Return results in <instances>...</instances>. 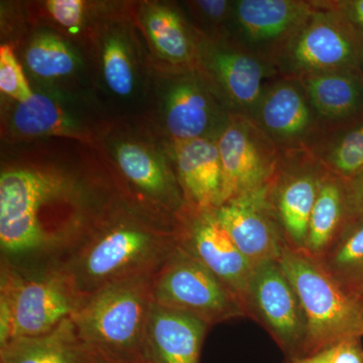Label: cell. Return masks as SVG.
<instances>
[{
  "label": "cell",
  "mask_w": 363,
  "mask_h": 363,
  "mask_svg": "<svg viewBox=\"0 0 363 363\" xmlns=\"http://www.w3.org/2000/svg\"><path fill=\"white\" fill-rule=\"evenodd\" d=\"M314 9L313 1L240 0L233 2V44L274 67V62Z\"/></svg>",
  "instance_id": "7c38bea8"
},
{
  "label": "cell",
  "mask_w": 363,
  "mask_h": 363,
  "mask_svg": "<svg viewBox=\"0 0 363 363\" xmlns=\"http://www.w3.org/2000/svg\"><path fill=\"white\" fill-rule=\"evenodd\" d=\"M209 328L198 318L154 303L140 363H200Z\"/></svg>",
  "instance_id": "2e32d148"
},
{
  "label": "cell",
  "mask_w": 363,
  "mask_h": 363,
  "mask_svg": "<svg viewBox=\"0 0 363 363\" xmlns=\"http://www.w3.org/2000/svg\"><path fill=\"white\" fill-rule=\"evenodd\" d=\"M286 363H328L326 355L323 351L317 354L310 355V357H296L292 359H286Z\"/></svg>",
  "instance_id": "836d02e7"
},
{
  "label": "cell",
  "mask_w": 363,
  "mask_h": 363,
  "mask_svg": "<svg viewBox=\"0 0 363 363\" xmlns=\"http://www.w3.org/2000/svg\"><path fill=\"white\" fill-rule=\"evenodd\" d=\"M0 90L18 102L33 94L13 49L6 45L0 48Z\"/></svg>",
  "instance_id": "f1b7e54d"
},
{
  "label": "cell",
  "mask_w": 363,
  "mask_h": 363,
  "mask_svg": "<svg viewBox=\"0 0 363 363\" xmlns=\"http://www.w3.org/2000/svg\"><path fill=\"white\" fill-rule=\"evenodd\" d=\"M78 184L56 172L16 169L0 177L1 266L52 271L95 222Z\"/></svg>",
  "instance_id": "6da1fadb"
},
{
  "label": "cell",
  "mask_w": 363,
  "mask_h": 363,
  "mask_svg": "<svg viewBox=\"0 0 363 363\" xmlns=\"http://www.w3.org/2000/svg\"><path fill=\"white\" fill-rule=\"evenodd\" d=\"M152 279L121 281L91 294L72 316L91 355L118 363H140L154 306Z\"/></svg>",
  "instance_id": "3957f363"
},
{
  "label": "cell",
  "mask_w": 363,
  "mask_h": 363,
  "mask_svg": "<svg viewBox=\"0 0 363 363\" xmlns=\"http://www.w3.org/2000/svg\"><path fill=\"white\" fill-rule=\"evenodd\" d=\"M305 147L332 175L345 183L353 180L363 173V114L320 124Z\"/></svg>",
  "instance_id": "d6986e66"
},
{
  "label": "cell",
  "mask_w": 363,
  "mask_h": 363,
  "mask_svg": "<svg viewBox=\"0 0 363 363\" xmlns=\"http://www.w3.org/2000/svg\"><path fill=\"white\" fill-rule=\"evenodd\" d=\"M14 128L21 135H60L79 138L77 126L51 98L33 93L20 102L13 113Z\"/></svg>",
  "instance_id": "d4e9b609"
},
{
  "label": "cell",
  "mask_w": 363,
  "mask_h": 363,
  "mask_svg": "<svg viewBox=\"0 0 363 363\" xmlns=\"http://www.w3.org/2000/svg\"><path fill=\"white\" fill-rule=\"evenodd\" d=\"M155 304L209 325L247 318L240 301L201 262L178 247L152 279Z\"/></svg>",
  "instance_id": "52a82bcc"
},
{
  "label": "cell",
  "mask_w": 363,
  "mask_h": 363,
  "mask_svg": "<svg viewBox=\"0 0 363 363\" xmlns=\"http://www.w3.org/2000/svg\"><path fill=\"white\" fill-rule=\"evenodd\" d=\"M315 260L345 292L363 297V216L350 219L331 247Z\"/></svg>",
  "instance_id": "603a6c76"
},
{
  "label": "cell",
  "mask_w": 363,
  "mask_h": 363,
  "mask_svg": "<svg viewBox=\"0 0 363 363\" xmlns=\"http://www.w3.org/2000/svg\"><path fill=\"white\" fill-rule=\"evenodd\" d=\"M363 47V0H324Z\"/></svg>",
  "instance_id": "f546056e"
},
{
  "label": "cell",
  "mask_w": 363,
  "mask_h": 363,
  "mask_svg": "<svg viewBox=\"0 0 363 363\" xmlns=\"http://www.w3.org/2000/svg\"><path fill=\"white\" fill-rule=\"evenodd\" d=\"M348 220L363 216V173L345 183Z\"/></svg>",
  "instance_id": "d6a6232c"
},
{
  "label": "cell",
  "mask_w": 363,
  "mask_h": 363,
  "mask_svg": "<svg viewBox=\"0 0 363 363\" xmlns=\"http://www.w3.org/2000/svg\"><path fill=\"white\" fill-rule=\"evenodd\" d=\"M91 358L72 318L47 333L0 345V363H91Z\"/></svg>",
  "instance_id": "ffe728a7"
},
{
  "label": "cell",
  "mask_w": 363,
  "mask_h": 363,
  "mask_svg": "<svg viewBox=\"0 0 363 363\" xmlns=\"http://www.w3.org/2000/svg\"><path fill=\"white\" fill-rule=\"evenodd\" d=\"M175 157L186 206H220L222 166L216 140L207 138L175 143Z\"/></svg>",
  "instance_id": "e0dca14e"
},
{
  "label": "cell",
  "mask_w": 363,
  "mask_h": 363,
  "mask_svg": "<svg viewBox=\"0 0 363 363\" xmlns=\"http://www.w3.org/2000/svg\"><path fill=\"white\" fill-rule=\"evenodd\" d=\"M314 9L274 62L279 77L300 79L316 74L363 68V47L324 0Z\"/></svg>",
  "instance_id": "8992f818"
},
{
  "label": "cell",
  "mask_w": 363,
  "mask_h": 363,
  "mask_svg": "<svg viewBox=\"0 0 363 363\" xmlns=\"http://www.w3.org/2000/svg\"><path fill=\"white\" fill-rule=\"evenodd\" d=\"M47 7L52 18L66 28H77L82 21L84 2L81 0H50Z\"/></svg>",
  "instance_id": "4dcf8cb0"
},
{
  "label": "cell",
  "mask_w": 363,
  "mask_h": 363,
  "mask_svg": "<svg viewBox=\"0 0 363 363\" xmlns=\"http://www.w3.org/2000/svg\"><path fill=\"white\" fill-rule=\"evenodd\" d=\"M267 186L215 209L219 222L253 267L279 260L288 247L269 203Z\"/></svg>",
  "instance_id": "5bb4252c"
},
{
  "label": "cell",
  "mask_w": 363,
  "mask_h": 363,
  "mask_svg": "<svg viewBox=\"0 0 363 363\" xmlns=\"http://www.w3.org/2000/svg\"><path fill=\"white\" fill-rule=\"evenodd\" d=\"M212 100L206 90L194 80L174 85L167 98L166 123L175 143L207 138L214 118Z\"/></svg>",
  "instance_id": "7402d4cb"
},
{
  "label": "cell",
  "mask_w": 363,
  "mask_h": 363,
  "mask_svg": "<svg viewBox=\"0 0 363 363\" xmlns=\"http://www.w3.org/2000/svg\"><path fill=\"white\" fill-rule=\"evenodd\" d=\"M181 215L177 226L179 247L220 279L238 298L245 313L252 264L222 226L215 209L185 206Z\"/></svg>",
  "instance_id": "8fae6325"
},
{
  "label": "cell",
  "mask_w": 363,
  "mask_h": 363,
  "mask_svg": "<svg viewBox=\"0 0 363 363\" xmlns=\"http://www.w3.org/2000/svg\"><path fill=\"white\" fill-rule=\"evenodd\" d=\"M328 363H363L362 338H350L324 350Z\"/></svg>",
  "instance_id": "1f68e13d"
},
{
  "label": "cell",
  "mask_w": 363,
  "mask_h": 363,
  "mask_svg": "<svg viewBox=\"0 0 363 363\" xmlns=\"http://www.w3.org/2000/svg\"><path fill=\"white\" fill-rule=\"evenodd\" d=\"M150 39L164 58L176 64L190 63L194 58V45L180 16L166 7H156L147 14Z\"/></svg>",
  "instance_id": "484cf974"
},
{
  "label": "cell",
  "mask_w": 363,
  "mask_h": 363,
  "mask_svg": "<svg viewBox=\"0 0 363 363\" xmlns=\"http://www.w3.org/2000/svg\"><path fill=\"white\" fill-rule=\"evenodd\" d=\"M216 142L222 166L220 206L269 185L281 150L250 117L230 113Z\"/></svg>",
  "instance_id": "9c48e42d"
},
{
  "label": "cell",
  "mask_w": 363,
  "mask_h": 363,
  "mask_svg": "<svg viewBox=\"0 0 363 363\" xmlns=\"http://www.w3.org/2000/svg\"><path fill=\"white\" fill-rule=\"evenodd\" d=\"M104 71L107 85L117 95L128 96L133 88L130 58L121 40H109L104 52Z\"/></svg>",
  "instance_id": "83f0119b"
},
{
  "label": "cell",
  "mask_w": 363,
  "mask_h": 363,
  "mask_svg": "<svg viewBox=\"0 0 363 363\" xmlns=\"http://www.w3.org/2000/svg\"><path fill=\"white\" fill-rule=\"evenodd\" d=\"M205 60L234 114L252 116L267 86L279 77L274 66L233 43L212 48Z\"/></svg>",
  "instance_id": "9a60e30c"
},
{
  "label": "cell",
  "mask_w": 363,
  "mask_h": 363,
  "mask_svg": "<svg viewBox=\"0 0 363 363\" xmlns=\"http://www.w3.org/2000/svg\"><path fill=\"white\" fill-rule=\"evenodd\" d=\"M279 262L304 310L307 336L303 357L346 339L363 337V297L345 292L305 252L286 247Z\"/></svg>",
  "instance_id": "277c9868"
},
{
  "label": "cell",
  "mask_w": 363,
  "mask_h": 363,
  "mask_svg": "<svg viewBox=\"0 0 363 363\" xmlns=\"http://www.w3.org/2000/svg\"><path fill=\"white\" fill-rule=\"evenodd\" d=\"M248 117L281 150L305 147L321 124L302 84L283 77L267 86Z\"/></svg>",
  "instance_id": "4fadbf2b"
},
{
  "label": "cell",
  "mask_w": 363,
  "mask_h": 363,
  "mask_svg": "<svg viewBox=\"0 0 363 363\" xmlns=\"http://www.w3.org/2000/svg\"><path fill=\"white\" fill-rule=\"evenodd\" d=\"M91 357H92V358H91V363H118L109 362V360L104 359V358L94 357V355H91Z\"/></svg>",
  "instance_id": "e575fe53"
},
{
  "label": "cell",
  "mask_w": 363,
  "mask_h": 363,
  "mask_svg": "<svg viewBox=\"0 0 363 363\" xmlns=\"http://www.w3.org/2000/svg\"><path fill=\"white\" fill-rule=\"evenodd\" d=\"M245 313L266 329L286 360L303 357L307 321L298 294L279 260L253 267Z\"/></svg>",
  "instance_id": "ba28073f"
},
{
  "label": "cell",
  "mask_w": 363,
  "mask_h": 363,
  "mask_svg": "<svg viewBox=\"0 0 363 363\" xmlns=\"http://www.w3.org/2000/svg\"><path fill=\"white\" fill-rule=\"evenodd\" d=\"M117 161L124 176L145 194L160 204L183 209L179 204L186 203L179 196L168 172L143 147L135 143H121L117 149Z\"/></svg>",
  "instance_id": "cb8c5ba5"
},
{
  "label": "cell",
  "mask_w": 363,
  "mask_h": 363,
  "mask_svg": "<svg viewBox=\"0 0 363 363\" xmlns=\"http://www.w3.org/2000/svg\"><path fill=\"white\" fill-rule=\"evenodd\" d=\"M82 300L61 272H21L1 266L0 345L52 330L73 316Z\"/></svg>",
  "instance_id": "5b68a950"
},
{
  "label": "cell",
  "mask_w": 363,
  "mask_h": 363,
  "mask_svg": "<svg viewBox=\"0 0 363 363\" xmlns=\"http://www.w3.org/2000/svg\"><path fill=\"white\" fill-rule=\"evenodd\" d=\"M320 123H335L363 114V68L316 74L298 80Z\"/></svg>",
  "instance_id": "ac0fdd59"
},
{
  "label": "cell",
  "mask_w": 363,
  "mask_h": 363,
  "mask_svg": "<svg viewBox=\"0 0 363 363\" xmlns=\"http://www.w3.org/2000/svg\"><path fill=\"white\" fill-rule=\"evenodd\" d=\"M179 247L178 230L130 219L95 222L52 271L84 298L105 286L154 278Z\"/></svg>",
  "instance_id": "7a4b0ae2"
},
{
  "label": "cell",
  "mask_w": 363,
  "mask_h": 363,
  "mask_svg": "<svg viewBox=\"0 0 363 363\" xmlns=\"http://www.w3.org/2000/svg\"><path fill=\"white\" fill-rule=\"evenodd\" d=\"M347 221L345 182L326 171L313 207L303 252L312 259H320L337 238Z\"/></svg>",
  "instance_id": "44dd1931"
},
{
  "label": "cell",
  "mask_w": 363,
  "mask_h": 363,
  "mask_svg": "<svg viewBox=\"0 0 363 363\" xmlns=\"http://www.w3.org/2000/svg\"><path fill=\"white\" fill-rule=\"evenodd\" d=\"M326 171L306 147L281 150L267 195L291 250H304L310 217Z\"/></svg>",
  "instance_id": "30bf717a"
},
{
  "label": "cell",
  "mask_w": 363,
  "mask_h": 363,
  "mask_svg": "<svg viewBox=\"0 0 363 363\" xmlns=\"http://www.w3.org/2000/svg\"><path fill=\"white\" fill-rule=\"evenodd\" d=\"M26 58L30 71L43 78L69 75L75 70L77 61L70 48L54 35H42L33 40Z\"/></svg>",
  "instance_id": "4316f807"
}]
</instances>
